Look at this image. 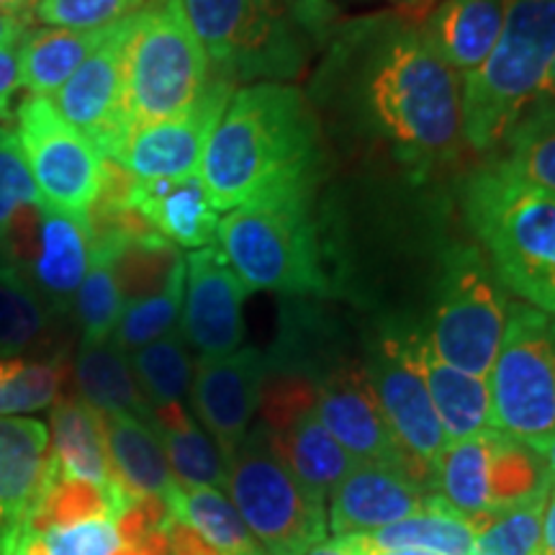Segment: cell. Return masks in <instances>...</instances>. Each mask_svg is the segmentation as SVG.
I'll use <instances>...</instances> for the list:
<instances>
[{
  "label": "cell",
  "mask_w": 555,
  "mask_h": 555,
  "mask_svg": "<svg viewBox=\"0 0 555 555\" xmlns=\"http://www.w3.org/2000/svg\"><path fill=\"white\" fill-rule=\"evenodd\" d=\"M111 26L103 29H29L18 44L21 88L34 99H50L73 78L75 69L99 50Z\"/></svg>",
  "instance_id": "cell-28"
},
{
  "label": "cell",
  "mask_w": 555,
  "mask_h": 555,
  "mask_svg": "<svg viewBox=\"0 0 555 555\" xmlns=\"http://www.w3.org/2000/svg\"><path fill=\"white\" fill-rule=\"evenodd\" d=\"M227 491L253 538L268 555H304L327 532V504H319L286 468L262 422L227 457Z\"/></svg>",
  "instance_id": "cell-8"
},
{
  "label": "cell",
  "mask_w": 555,
  "mask_h": 555,
  "mask_svg": "<svg viewBox=\"0 0 555 555\" xmlns=\"http://www.w3.org/2000/svg\"><path fill=\"white\" fill-rule=\"evenodd\" d=\"M65 365L60 360L0 358V416H24L60 399Z\"/></svg>",
  "instance_id": "cell-39"
},
{
  "label": "cell",
  "mask_w": 555,
  "mask_h": 555,
  "mask_svg": "<svg viewBox=\"0 0 555 555\" xmlns=\"http://www.w3.org/2000/svg\"><path fill=\"white\" fill-rule=\"evenodd\" d=\"M29 29L31 16H16V13L0 11V50H18Z\"/></svg>",
  "instance_id": "cell-45"
},
{
  "label": "cell",
  "mask_w": 555,
  "mask_h": 555,
  "mask_svg": "<svg viewBox=\"0 0 555 555\" xmlns=\"http://www.w3.org/2000/svg\"><path fill=\"white\" fill-rule=\"evenodd\" d=\"M429 491L404 468L356 463L327 496V527L335 538L371 535L425 509Z\"/></svg>",
  "instance_id": "cell-20"
},
{
  "label": "cell",
  "mask_w": 555,
  "mask_h": 555,
  "mask_svg": "<svg viewBox=\"0 0 555 555\" xmlns=\"http://www.w3.org/2000/svg\"><path fill=\"white\" fill-rule=\"evenodd\" d=\"M260 416L278 457L286 463L311 499L327 504L330 491L350 474L358 461L319 420L311 380L294 373L268 371Z\"/></svg>",
  "instance_id": "cell-13"
},
{
  "label": "cell",
  "mask_w": 555,
  "mask_h": 555,
  "mask_svg": "<svg viewBox=\"0 0 555 555\" xmlns=\"http://www.w3.org/2000/svg\"><path fill=\"white\" fill-rule=\"evenodd\" d=\"M234 90L237 88L232 82L208 75L204 93L193 106L172 119L131 131L114 163H119L137 180L198 176L208 139Z\"/></svg>",
  "instance_id": "cell-17"
},
{
  "label": "cell",
  "mask_w": 555,
  "mask_h": 555,
  "mask_svg": "<svg viewBox=\"0 0 555 555\" xmlns=\"http://www.w3.org/2000/svg\"><path fill=\"white\" fill-rule=\"evenodd\" d=\"M555 57V0H506L494 50L463 78V142L489 152L538 99Z\"/></svg>",
  "instance_id": "cell-6"
},
{
  "label": "cell",
  "mask_w": 555,
  "mask_h": 555,
  "mask_svg": "<svg viewBox=\"0 0 555 555\" xmlns=\"http://www.w3.org/2000/svg\"><path fill=\"white\" fill-rule=\"evenodd\" d=\"M545 496L476 519L474 555H540Z\"/></svg>",
  "instance_id": "cell-41"
},
{
  "label": "cell",
  "mask_w": 555,
  "mask_h": 555,
  "mask_svg": "<svg viewBox=\"0 0 555 555\" xmlns=\"http://www.w3.org/2000/svg\"><path fill=\"white\" fill-rule=\"evenodd\" d=\"M26 543L41 555H144L124 535L119 519L90 517L73 525L24 532Z\"/></svg>",
  "instance_id": "cell-40"
},
{
  "label": "cell",
  "mask_w": 555,
  "mask_h": 555,
  "mask_svg": "<svg viewBox=\"0 0 555 555\" xmlns=\"http://www.w3.org/2000/svg\"><path fill=\"white\" fill-rule=\"evenodd\" d=\"M50 470L101 489L124 486L111 468L101 412H95L80 397H65L52 404Z\"/></svg>",
  "instance_id": "cell-24"
},
{
  "label": "cell",
  "mask_w": 555,
  "mask_h": 555,
  "mask_svg": "<svg viewBox=\"0 0 555 555\" xmlns=\"http://www.w3.org/2000/svg\"><path fill=\"white\" fill-rule=\"evenodd\" d=\"M551 489L545 461L538 448L491 429L489 512L540 499Z\"/></svg>",
  "instance_id": "cell-35"
},
{
  "label": "cell",
  "mask_w": 555,
  "mask_h": 555,
  "mask_svg": "<svg viewBox=\"0 0 555 555\" xmlns=\"http://www.w3.org/2000/svg\"><path fill=\"white\" fill-rule=\"evenodd\" d=\"M463 206L506 294L555 317V193L494 163L470 176Z\"/></svg>",
  "instance_id": "cell-3"
},
{
  "label": "cell",
  "mask_w": 555,
  "mask_h": 555,
  "mask_svg": "<svg viewBox=\"0 0 555 555\" xmlns=\"http://www.w3.org/2000/svg\"><path fill=\"white\" fill-rule=\"evenodd\" d=\"M322 99L360 137L416 172L440 168L463 142V86L416 26L367 18L337 39L324 62Z\"/></svg>",
  "instance_id": "cell-1"
},
{
  "label": "cell",
  "mask_w": 555,
  "mask_h": 555,
  "mask_svg": "<svg viewBox=\"0 0 555 555\" xmlns=\"http://www.w3.org/2000/svg\"><path fill=\"white\" fill-rule=\"evenodd\" d=\"M540 555H555V486L547 489L543 504V525H540Z\"/></svg>",
  "instance_id": "cell-46"
},
{
  "label": "cell",
  "mask_w": 555,
  "mask_h": 555,
  "mask_svg": "<svg viewBox=\"0 0 555 555\" xmlns=\"http://www.w3.org/2000/svg\"><path fill=\"white\" fill-rule=\"evenodd\" d=\"M50 466V427L0 416V555L18 543L37 509Z\"/></svg>",
  "instance_id": "cell-21"
},
{
  "label": "cell",
  "mask_w": 555,
  "mask_h": 555,
  "mask_svg": "<svg viewBox=\"0 0 555 555\" xmlns=\"http://www.w3.org/2000/svg\"><path fill=\"white\" fill-rule=\"evenodd\" d=\"M319 124L291 82H253L232 93L208 139L198 178L217 211L266 193L314 185Z\"/></svg>",
  "instance_id": "cell-2"
},
{
  "label": "cell",
  "mask_w": 555,
  "mask_h": 555,
  "mask_svg": "<svg viewBox=\"0 0 555 555\" xmlns=\"http://www.w3.org/2000/svg\"><path fill=\"white\" fill-rule=\"evenodd\" d=\"M5 555H41L39 551H37V547H34V545H29V543H26V538L24 535H21V540H18V543L16 545H13L11 547V551L9 553H5Z\"/></svg>",
  "instance_id": "cell-51"
},
{
  "label": "cell",
  "mask_w": 555,
  "mask_h": 555,
  "mask_svg": "<svg viewBox=\"0 0 555 555\" xmlns=\"http://www.w3.org/2000/svg\"><path fill=\"white\" fill-rule=\"evenodd\" d=\"M183 288H185V260L172 278L168 286L157 294L137 298V301L124 304L119 324L114 330V343L121 347L127 356L142 350L159 337L170 335L178 330L180 311H183Z\"/></svg>",
  "instance_id": "cell-38"
},
{
  "label": "cell",
  "mask_w": 555,
  "mask_h": 555,
  "mask_svg": "<svg viewBox=\"0 0 555 555\" xmlns=\"http://www.w3.org/2000/svg\"><path fill=\"white\" fill-rule=\"evenodd\" d=\"M80 399L101 414H131L152 425V406L131 371L129 356L114 339L80 343L73 363Z\"/></svg>",
  "instance_id": "cell-27"
},
{
  "label": "cell",
  "mask_w": 555,
  "mask_h": 555,
  "mask_svg": "<svg viewBox=\"0 0 555 555\" xmlns=\"http://www.w3.org/2000/svg\"><path fill=\"white\" fill-rule=\"evenodd\" d=\"M491 429L538 448L555 433V317L509 301L489 373Z\"/></svg>",
  "instance_id": "cell-10"
},
{
  "label": "cell",
  "mask_w": 555,
  "mask_h": 555,
  "mask_svg": "<svg viewBox=\"0 0 555 555\" xmlns=\"http://www.w3.org/2000/svg\"><path fill=\"white\" fill-rule=\"evenodd\" d=\"M90 262L86 219L47 206H26L0 232V268L11 270L52 317H67Z\"/></svg>",
  "instance_id": "cell-11"
},
{
  "label": "cell",
  "mask_w": 555,
  "mask_h": 555,
  "mask_svg": "<svg viewBox=\"0 0 555 555\" xmlns=\"http://www.w3.org/2000/svg\"><path fill=\"white\" fill-rule=\"evenodd\" d=\"M39 0H0V11L3 13H16V16H29L34 5Z\"/></svg>",
  "instance_id": "cell-49"
},
{
  "label": "cell",
  "mask_w": 555,
  "mask_h": 555,
  "mask_svg": "<svg viewBox=\"0 0 555 555\" xmlns=\"http://www.w3.org/2000/svg\"><path fill=\"white\" fill-rule=\"evenodd\" d=\"M21 150L47 206L86 219L101 193L103 155L69 127L50 99H24L16 108Z\"/></svg>",
  "instance_id": "cell-12"
},
{
  "label": "cell",
  "mask_w": 555,
  "mask_h": 555,
  "mask_svg": "<svg viewBox=\"0 0 555 555\" xmlns=\"http://www.w3.org/2000/svg\"><path fill=\"white\" fill-rule=\"evenodd\" d=\"M365 376L399 448L435 491V463L448 448L425 376L414 358L412 332H380L365 347Z\"/></svg>",
  "instance_id": "cell-14"
},
{
  "label": "cell",
  "mask_w": 555,
  "mask_h": 555,
  "mask_svg": "<svg viewBox=\"0 0 555 555\" xmlns=\"http://www.w3.org/2000/svg\"><path fill=\"white\" fill-rule=\"evenodd\" d=\"M311 386H314L317 414L322 425L358 463L404 468L429 494H435L427 478L399 448L365 376L363 360L339 356L311 378Z\"/></svg>",
  "instance_id": "cell-15"
},
{
  "label": "cell",
  "mask_w": 555,
  "mask_h": 555,
  "mask_svg": "<svg viewBox=\"0 0 555 555\" xmlns=\"http://www.w3.org/2000/svg\"><path fill=\"white\" fill-rule=\"evenodd\" d=\"M506 311L509 296L481 249L455 245L442 258L429 330L422 335L448 365L489 378L504 337Z\"/></svg>",
  "instance_id": "cell-9"
},
{
  "label": "cell",
  "mask_w": 555,
  "mask_h": 555,
  "mask_svg": "<svg viewBox=\"0 0 555 555\" xmlns=\"http://www.w3.org/2000/svg\"><path fill=\"white\" fill-rule=\"evenodd\" d=\"M491 429L448 442L435 463V491L470 525L489 515Z\"/></svg>",
  "instance_id": "cell-31"
},
{
  "label": "cell",
  "mask_w": 555,
  "mask_h": 555,
  "mask_svg": "<svg viewBox=\"0 0 555 555\" xmlns=\"http://www.w3.org/2000/svg\"><path fill=\"white\" fill-rule=\"evenodd\" d=\"M57 317L11 270L0 268V358H21L50 337Z\"/></svg>",
  "instance_id": "cell-37"
},
{
  "label": "cell",
  "mask_w": 555,
  "mask_h": 555,
  "mask_svg": "<svg viewBox=\"0 0 555 555\" xmlns=\"http://www.w3.org/2000/svg\"><path fill=\"white\" fill-rule=\"evenodd\" d=\"M502 165L525 183L555 193V103L535 99L504 137Z\"/></svg>",
  "instance_id": "cell-33"
},
{
  "label": "cell",
  "mask_w": 555,
  "mask_h": 555,
  "mask_svg": "<svg viewBox=\"0 0 555 555\" xmlns=\"http://www.w3.org/2000/svg\"><path fill=\"white\" fill-rule=\"evenodd\" d=\"M304 555H358V551L350 538H332V540H322V543H317L314 547H309Z\"/></svg>",
  "instance_id": "cell-47"
},
{
  "label": "cell",
  "mask_w": 555,
  "mask_h": 555,
  "mask_svg": "<svg viewBox=\"0 0 555 555\" xmlns=\"http://www.w3.org/2000/svg\"><path fill=\"white\" fill-rule=\"evenodd\" d=\"M147 0H39L31 9V21L52 29H103L137 13Z\"/></svg>",
  "instance_id": "cell-42"
},
{
  "label": "cell",
  "mask_w": 555,
  "mask_h": 555,
  "mask_svg": "<svg viewBox=\"0 0 555 555\" xmlns=\"http://www.w3.org/2000/svg\"><path fill=\"white\" fill-rule=\"evenodd\" d=\"M504 13L506 0H442L420 31L437 57L468 78L494 50Z\"/></svg>",
  "instance_id": "cell-23"
},
{
  "label": "cell",
  "mask_w": 555,
  "mask_h": 555,
  "mask_svg": "<svg viewBox=\"0 0 555 555\" xmlns=\"http://www.w3.org/2000/svg\"><path fill=\"white\" fill-rule=\"evenodd\" d=\"M538 450H540V455H543V461H545V468H547V476H551V483L555 486V433L547 437L545 442H540Z\"/></svg>",
  "instance_id": "cell-48"
},
{
  "label": "cell",
  "mask_w": 555,
  "mask_h": 555,
  "mask_svg": "<svg viewBox=\"0 0 555 555\" xmlns=\"http://www.w3.org/2000/svg\"><path fill=\"white\" fill-rule=\"evenodd\" d=\"M129 206L152 232L183 249L208 247L217 237L219 211L198 176L137 180Z\"/></svg>",
  "instance_id": "cell-22"
},
{
  "label": "cell",
  "mask_w": 555,
  "mask_h": 555,
  "mask_svg": "<svg viewBox=\"0 0 555 555\" xmlns=\"http://www.w3.org/2000/svg\"><path fill=\"white\" fill-rule=\"evenodd\" d=\"M208 82V60L180 0H147L131 16L124 62L129 134L193 106Z\"/></svg>",
  "instance_id": "cell-7"
},
{
  "label": "cell",
  "mask_w": 555,
  "mask_h": 555,
  "mask_svg": "<svg viewBox=\"0 0 555 555\" xmlns=\"http://www.w3.org/2000/svg\"><path fill=\"white\" fill-rule=\"evenodd\" d=\"M393 3H399V5H420V3H425V0H393Z\"/></svg>",
  "instance_id": "cell-52"
},
{
  "label": "cell",
  "mask_w": 555,
  "mask_h": 555,
  "mask_svg": "<svg viewBox=\"0 0 555 555\" xmlns=\"http://www.w3.org/2000/svg\"><path fill=\"white\" fill-rule=\"evenodd\" d=\"M268 371V356L258 347H240L224 358H198L189 399L191 412L217 440L224 457L237 450L255 425Z\"/></svg>",
  "instance_id": "cell-19"
},
{
  "label": "cell",
  "mask_w": 555,
  "mask_h": 555,
  "mask_svg": "<svg viewBox=\"0 0 555 555\" xmlns=\"http://www.w3.org/2000/svg\"><path fill=\"white\" fill-rule=\"evenodd\" d=\"M247 286L240 281L217 245L185 258L180 335L198 358H224L245 343Z\"/></svg>",
  "instance_id": "cell-18"
},
{
  "label": "cell",
  "mask_w": 555,
  "mask_h": 555,
  "mask_svg": "<svg viewBox=\"0 0 555 555\" xmlns=\"http://www.w3.org/2000/svg\"><path fill=\"white\" fill-rule=\"evenodd\" d=\"M311 204L314 185H294L247 201L219 221L217 247L247 291L332 294Z\"/></svg>",
  "instance_id": "cell-4"
},
{
  "label": "cell",
  "mask_w": 555,
  "mask_h": 555,
  "mask_svg": "<svg viewBox=\"0 0 555 555\" xmlns=\"http://www.w3.org/2000/svg\"><path fill=\"white\" fill-rule=\"evenodd\" d=\"M165 506L176 522L189 527L221 555H255L266 551L247 530L232 499L221 489H211V486L185 489L176 483V489L165 499Z\"/></svg>",
  "instance_id": "cell-30"
},
{
  "label": "cell",
  "mask_w": 555,
  "mask_h": 555,
  "mask_svg": "<svg viewBox=\"0 0 555 555\" xmlns=\"http://www.w3.org/2000/svg\"><path fill=\"white\" fill-rule=\"evenodd\" d=\"M152 427L159 435L168 455L172 478L178 486L196 489H227V457L211 435L198 425L189 406H172L152 412Z\"/></svg>",
  "instance_id": "cell-29"
},
{
  "label": "cell",
  "mask_w": 555,
  "mask_h": 555,
  "mask_svg": "<svg viewBox=\"0 0 555 555\" xmlns=\"http://www.w3.org/2000/svg\"><path fill=\"white\" fill-rule=\"evenodd\" d=\"M538 99L555 103V57L551 62V69H547V75H545V80H543V88H540Z\"/></svg>",
  "instance_id": "cell-50"
},
{
  "label": "cell",
  "mask_w": 555,
  "mask_h": 555,
  "mask_svg": "<svg viewBox=\"0 0 555 555\" xmlns=\"http://www.w3.org/2000/svg\"><path fill=\"white\" fill-rule=\"evenodd\" d=\"M129 363L152 412L189 406L196 363H193L191 347L180 335V330L159 337L157 343L142 347V350L131 352Z\"/></svg>",
  "instance_id": "cell-34"
},
{
  "label": "cell",
  "mask_w": 555,
  "mask_h": 555,
  "mask_svg": "<svg viewBox=\"0 0 555 555\" xmlns=\"http://www.w3.org/2000/svg\"><path fill=\"white\" fill-rule=\"evenodd\" d=\"M41 201L29 163L21 150L16 131L0 127V232L24 211Z\"/></svg>",
  "instance_id": "cell-43"
},
{
  "label": "cell",
  "mask_w": 555,
  "mask_h": 555,
  "mask_svg": "<svg viewBox=\"0 0 555 555\" xmlns=\"http://www.w3.org/2000/svg\"><path fill=\"white\" fill-rule=\"evenodd\" d=\"M363 538L378 551L416 547L435 555H474L476 530L453 506H448L437 494H429L425 509Z\"/></svg>",
  "instance_id": "cell-32"
},
{
  "label": "cell",
  "mask_w": 555,
  "mask_h": 555,
  "mask_svg": "<svg viewBox=\"0 0 555 555\" xmlns=\"http://www.w3.org/2000/svg\"><path fill=\"white\" fill-rule=\"evenodd\" d=\"M73 311L82 335L80 343H103L114 337L124 311V296L114 273V260L103 242L90 240L88 273L75 296Z\"/></svg>",
  "instance_id": "cell-36"
},
{
  "label": "cell",
  "mask_w": 555,
  "mask_h": 555,
  "mask_svg": "<svg viewBox=\"0 0 555 555\" xmlns=\"http://www.w3.org/2000/svg\"><path fill=\"white\" fill-rule=\"evenodd\" d=\"M288 0H180L204 47L208 75L232 82H288L309 62L314 5L288 9Z\"/></svg>",
  "instance_id": "cell-5"
},
{
  "label": "cell",
  "mask_w": 555,
  "mask_h": 555,
  "mask_svg": "<svg viewBox=\"0 0 555 555\" xmlns=\"http://www.w3.org/2000/svg\"><path fill=\"white\" fill-rule=\"evenodd\" d=\"M111 468L134 496L168 499L176 489L168 455L150 422L131 414H101Z\"/></svg>",
  "instance_id": "cell-26"
},
{
  "label": "cell",
  "mask_w": 555,
  "mask_h": 555,
  "mask_svg": "<svg viewBox=\"0 0 555 555\" xmlns=\"http://www.w3.org/2000/svg\"><path fill=\"white\" fill-rule=\"evenodd\" d=\"M412 345L448 442L466 440L483 429H491L489 378L468 376V373L448 365L446 360L437 358L422 332H412Z\"/></svg>",
  "instance_id": "cell-25"
},
{
  "label": "cell",
  "mask_w": 555,
  "mask_h": 555,
  "mask_svg": "<svg viewBox=\"0 0 555 555\" xmlns=\"http://www.w3.org/2000/svg\"><path fill=\"white\" fill-rule=\"evenodd\" d=\"M131 16L111 24L99 50L57 90V103H54L62 119L78 129L106 159L119 155L121 144L129 137L127 114H124V62H127Z\"/></svg>",
  "instance_id": "cell-16"
},
{
  "label": "cell",
  "mask_w": 555,
  "mask_h": 555,
  "mask_svg": "<svg viewBox=\"0 0 555 555\" xmlns=\"http://www.w3.org/2000/svg\"><path fill=\"white\" fill-rule=\"evenodd\" d=\"M21 88L18 50H0V119L9 114L13 95Z\"/></svg>",
  "instance_id": "cell-44"
}]
</instances>
